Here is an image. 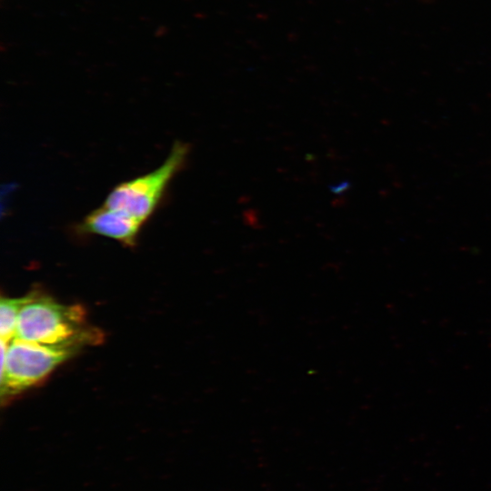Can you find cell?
<instances>
[{
  "label": "cell",
  "instance_id": "obj_1",
  "mask_svg": "<svg viewBox=\"0 0 491 491\" xmlns=\"http://www.w3.org/2000/svg\"><path fill=\"white\" fill-rule=\"evenodd\" d=\"M85 320L82 306L63 305L31 293L19 314L15 338L50 346L100 342L101 334L88 327Z\"/></svg>",
  "mask_w": 491,
  "mask_h": 491
},
{
  "label": "cell",
  "instance_id": "obj_2",
  "mask_svg": "<svg viewBox=\"0 0 491 491\" xmlns=\"http://www.w3.org/2000/svg\"><path fill=\"white\" fill-rule=\"evenodd\" d=\"M84 346L42 345L14 338L1 340V396L5 400L39 384Z\"/></svg>",
  "mask_w": 491,
  "mask_h": 491
},
{
  "label": "cell",
  "instance_id": "obj_3",
  "mask_svg": "<svg viewBox=\"0 0 491 491\" xmlns=\"http://www.w3.org/2000/svg\"><path fill=\"white\" fill-rule=\"evenodd\" d=\"M189 153V144L175 141L162 165L147 174L116 185L103 205L144 225L157 209L170 182L185 167Z\"/></svg>",
  "mask_w": 491,
  "mask_h": 491
},
{
  "label": "cell",
  "instance_id": "obj_4",
  "mask_svg": "<svg viewBox=\"0 0 491 491\" xmlns=\"http://www.w3.org/2000/svg\"><path fill=\"white\" fill-rule=\"evenodd\" d=\"M143 225L134 218L105 205L91 211L77 225L79 234L97 235L134 246Z\"/></svg>",
  "mask_w": 491,
  "mask_h": 491
},
{
  "label": "cell",
  "instance_id": "obj_5",
  "mask_svg": "<svg viewBox=\"0 0 491 491\" xmlns=\"http://www.w3.org/2000/svg\"><path fill=\"white\" fill-rule=\"evenodd\" d=\"M30 294L18 298L2 297L0 302L1 340L11 341L15 337L19 314L29 300Z\"/></svg>",
  "mask_w": 491,
  "mask_h": 491
}]
</instances>
